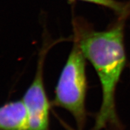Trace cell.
<instances>
[{
    "label": "cell",
    "instance_id": "2",
    "mask_svg": "<svg viewBox=\"0 0 130 130\" xmlns=\"http://www.w3.org/2000/svg\"><path fill=\"white\" fill-rule=\"evenodd\" d=\"M73 40L72 49L60 75L52 104L71 113L77 123L78 130H83L87 119L85 107L87 90L86 58L78 40L74 35Z\"/></svg>",
    "mask_w": 130,
    "mask_h": 130
},
{
    "label": "cell",
    "instance_id": "1",
    "mask_svg": "<svg viewBox=\"0 0 130 130\" xmlns=\"http://www.w3.org/2000/svg\"><path fill=\"white\" fill-rule=\"evenodd\" d=\"M125 20L119 17L110 28L101 31H95L81 21H74V35L86 58L95 69L102 88L101 105L92 130H120L122 126L116 112L115 95L126 64L123 40Z\"/></svg>",
    "mask_w": 130,
    "mask_h": 130
},
{
    "label": "cell",
    "instance_id": "3",
    "mask_svg": "<svg viewBox=\"0 0 130 130\" xmlns=\"http://www.w3.org/2000/svg\"><path fill=\"white\" fill-rule=\"evenodd\" d=\"M55 43H44L40 50L36 72L22 101L28 115L29 130H49L50 104L45 89L43 69L45 57Z\"/></svg>",
    "mask_w": 130,
    "mask_h": 130
},
{
    "label": "cell",
    "instance_id": "5",
    "mask_svg": "<svg viewBox=\"0 0 130 130\" xmlns=\"http://www.w3.org/2000/svg\"><path fill=\"white\" fill-rule=\"evenodd\" d=\"M96 4L113 10L120 18L126 19L130 15V3L119 2L116 0H81Z\"/></svg>",
    "mask_w": 130,
    "mask_h": 130
},
{
    "label": "cell",
    "instance_id": "4",
    "mask_svg": "<svg viewBox=\"0 0 130 130\" xmlns=\"http://www.w3.org/2000/svg\"><path fill=\"white\" fill-rule=\"evenodd\" d=\"M0 130H29L28 112L23 101L0 107Z\"/></svg>",
    "mask_w": 130,
    "mask_h": 130
}]
</instances>
